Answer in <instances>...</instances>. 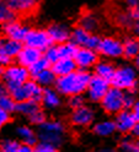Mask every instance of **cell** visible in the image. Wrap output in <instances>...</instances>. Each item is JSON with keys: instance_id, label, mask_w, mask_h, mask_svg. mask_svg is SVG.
Segmentation results:
<instances>
[{"instance_id": "cell-1", "label": "cell", "mask_w": 139, "mask_h": 152, "mask_svg": "<svg viewBox=\"0 0 139 152\" xmlns=\"http://www.w3.org/2000/svg\"><path fill=\"white\" fill-rule=\"evenodd\" d=\"M91 75L85 70H75L55 80V88L64 96H75L85 92Z\"/></svg>"}, {"instance_id": "cell-2", "label": "cell", "mask_w": 139, "mask_h": 152, "mask_svg": "<svg viewBox=\"0 0 139 152\" xmlns=\"http://www.w3.org/2000/svg\"><path fill=\"white\" fill-rule=\"evenodd\" d=\"M3 79L5 81V86L9 92H13L15 88L20 87L26 81H29L30 71L22 65H7L4 69Z\"/></svg>"}, {"instance_id": "cell-3", "label": "cell", "mask_w": 139, "mask_h": 152, "mask_svg": "<svg viewBox=\"0 0 139 152\" xmlns=\"http://www.w3.org/2000/svg\"><path fill=\"white\" fill-rule=\"evenodd\" d=\"M11 93V97L15 99V102H24V101H36L41 102L42 94H43V88L41 87L40 83L36 81H26L20 87L15 88Z\"/></svg>"}, {"instance_id": "cell-4", "label": "cell", "mask_w": 139, "mask_h": 152, "mask_svg": "<svg viewBox=\"0 0 139 152\" xmlns=\"http://www.w3.org/2000/svg\"><path fill=\"white\" fill-rule=\"evenodd\" d=\"M112 86L119 90H128L131 91L137 86V74L135 70L132 66H121L119 69L116 70L113 79L111 80Z\"/></svg>"}, {"instance_id": "cell-5", "label": "cell", "mask_w": 139, "mask_h": 152, "mask_svg": "<svg viewBox=\"0 0 139 152\" xmlns=\"http://www.w3.org/2000/svg\"><path fill=\"white\" fill-rule=\"evenodd\" d=\"M104 110L110 114H116L124 109V92L119 88H108L104 98L101 99Z\"/></svg>"}, {"instance_id": "cell-6", "label": "cell", "mask_w": 139, "mask_h": 152, "mask_svg": "<svg viewBox=\"0 0 139 152\" xmlns=\"http://www.w3.org/2000/svg\"><path fill=\"white\" fill-rule=\"evenodd\" d=\"M24 43L27 47H32V48L40 49L42 52H44L48 47L53 44L48 32L44 30H30Z\"/></svg>"}, {"instance_id": "cell-7", "label": "cell", "mask_w": 139, "mask_h": 152, "mask_svg": "<svg viewBox=\"0 0 139 152\" xmlns=\"http://www.w3.org/2000/svg\"><path fill=\"white\" fill-rule=\"evenodd\" d=\"M70 38L74 44H76L79 47H86V48L94 49V50H97L100 42H101V38H99L95 34H91L90 32H88L86 30H84L81 27L75 28L71 32Z\"/></svg>"}, {"instance_id": "cell-8", "label": "cell", "mask_w": 139, "mask_h": 152, "mask_svg": "<svg viewBox=\"0 0 139 152\" xmlns=\"http://www.w3.org/2000/svg\"><path fill=\"white\" fill-rule=\"evenodd\" d=\"M108 82L110 81L100 77V76H97V75L91 76L89 86L86 88V93H88V97L90 98V101L101 102V99L104 98V96L110 88L108 87Z\"/></svg>"}, {"instance_id": "cell-9", "label": "cell", "mask_w": 139, "mask_h": 152, "mask_svg": "<svg viewBox=\"0 0 139 152\" xmlns=\"http://www.w3.org/2000/svg\"><path fill=\"white\" fill-rule=\"evenodd\" d=\"M97 50L107 58H119L123 55V43L113 37H106L101 39Z\"/></svg>"}, {"instance_id": "cell-10", "label": "cell", "mask_w": 139, "mask_h": 152, "mask_svg": "<svg viewBox=\"0 0 139 152\" xmlns=\"http://www.w3.org/2000/svg\"><path fill=\"white\" fill-rule=\"evenodd\" d=\"M3 31H4L5 36L7 38H10V39L24 42L27 33H29V31H30V28L14 20L11 22H7V23L3 25Z\"/></svg>"}, {"instance_id": "cell-11", "label": "cell", "mask_w": 139, "mask_h": 152, "mask_svg": "<svg viewBox=\"0 0 139 152\" xmlns=\"http://www.w3.org/2000/svg\"><path fill=\"white\" fill-rule=\"evenodd\" d=\"M74 60L81 69H88L90 66L97 64L96 50L86 48V47H80V48H78L75 55H74Z\"/></svg>"}, {"instance_id": "cell-12", "label": "cell", "mask_w": 139, "mask_h": 152, "mask_svg": "<svg viewBox=\"0 0 139 152\" xmlns=\"http://www.w3.org/2000/svg\"><path fill=\"white\" fill-rule=\"evenodd\" d=\"M94 117H95L94 110L86 106H82L80 108H76L73 110L70 115V121L75 126H88L89 124L92 123Z\"/></svg>"}, {"instance_id": "cell-13", "label": "cell", "mask_w": 139, "mask_h": 152, "mask_svg": "<svg viewBox=\"0 0 139 152\" xmlns=\"http://www.w3.org/2000/svg\"><path fill=\"white\" fill-rule=\"evenodd\" d=\"M40 0H6L7 5L15 14L29 15L36 11Z\"/></svg>"}, {"instance_id": "cell-14", "label": "cell", "mask_w": 139, "mask_h": 152, "mask_svg": "<svg viewBox=\"0 0 139 152\" xmlns=\"http://www.w3.org/2000/svg\"><path fill=\"white\" fill-rule=\"evenodd\" d=\"M16 58L20 65L25 66V68H30L32 64H35L37 60H40L42 58V50L25 45Z\"/></svg>"}, {"instance_id": "cell-15", "label": "cell", "mask_w": 139, "mask_h": 152, "mask_svg": "<svg viewBox=\"0 0 139 152\" xmlns=\"http://www.w3.org/2000/svg\"><path fill=\"white\" fill-rule=\"evenodd\" d=\"M115 123H116V128L118 131L129 132V131L133 130L137 120L133 115L132 110H121L119 113H117Z\"/></svg>"}, {"instance_id": "cell-16", "label": "cell", "mask_w": 139, "mask_h": 152, "mask_svg": "<svg viewBox=\"0 0 139 152\" xmlns=\"http://www.w3.org/2000/svg\"><path fill=\"white\" fill-rule=\"evenodd\" d=\"M76 63L73 58H60L58 61L52 64V71L55 76H64L76 70Z\"/></svg>"}, {"instance_id": "cell-17", "label": "cell", "mask_w": 139, "mask_h": 152, "mask_svg": "<svg viewBox=\"0 0 139 152\" xmlns=\"http://www.w3.org/2000/svg\"><path fill=\"white\" fill-rule=\"evenodd\" d=\"M47 32L51 37L52 42L57 43V44H62V43L68 42V39L71 36L70 31L68 30V27L63 26V25H52V26H49Z\"/></svg>"}, {"instance_id": "cell-18", "label": "cell", "mask_w": 139, "mask_h": 152, "mask_svg": "<svg viewBox=\"0 0 139 152\" xmlns=\"http://www.w3.org/2000/svg\"><path fill=\"white\" fill-rule=\"evenodd\" d=\"M41 102L44 104V107H47V108L58 107L60 104V97L58 94V91L57 90L54 91L52 88H44Z\"/></svg>"}, {"instance_id": "cell-19", "label": "cell", "mask_w": 139, "mask_h": 152, "mask_svg": "<svg viewBox=\"0 0 139 152\" xmlns=\"http://www.w3.org/2000/svg\"><path fill=\"white\" fill-rule=\"evenodd\" d=\"M95 72L97 76L102 77L107 81H111L113 79V75L116 72V69L112 64H110L107 61H100L95 66Z\"/></svg>"}, {"instance_id": "cell-20", "label": "cell", "mask_w": 139, "mask_h": 152, "mask_svg": "<svg viewBox=\"0 0 139 152\" xmlns=\"http://www.w3.org/2000/svg\"><path fill=\"white\" fill-rule=\"evenodd\" d=\"M117 130L116 128V123L112 120H104V121H100L95 125L94 128V132L99 136H110L112 135L113 132Z\"/></svg>"}, {"instance_id": "cell-21", "label": "cell", "mask_w": 139, "mask_h": 152, "mask_svg": "<svg viewBox=\"0 0 139 152\" xmlns=\"http://www.w3.org/2000/svg\"><path fill=\"white\" fill-rule=\"evenodd\" d=\"M40 109L38 107V102H36V101H24V102H17L16 103V108L15 110L17 113H20L22 114V115H26V117H30L32 115V114L35 112H37Z\"/></svg>"}, {"instance_id": "cell-22", "label": "cell", "mask_w": 139, "mask_h": 152, "mask_svg": "<svg viewBox=\"0 0 139 152\" xmlns=\"http://www.w3.org/2000/svg\"><path fill=\"white\" fill-rule=\"evenodd\" d=\"M139 54V39L137 38H127L123 42V55L126 58L133 59Z\"/></svg>"}, {"instance_id": "cell-23", "label": "cell", "mask_w": 139, "mask_h": 152, "mask_svg": "<svg viewBox=\"0 0 139 152\" xmlns=\"http://www.w3.org/2000/svg\"><path fill=\"white\" fill-rule=\"evenodd\" d=\"M79 27L84 28L88 32H95L99 28V20L92 14H84L79 20Z\"/></svg>"}, {"instance_id": "cell-24", "label": "cell", "mask_w": 139, "mask_h": 152, "mask_svg": "<svg viewBox=\"0 0 139 152\" xmlns=\"http://www.w3.org/2000/svg\"><path fill=\"white\" fill-rule=\"evenodd\" d=\"M40 130L47 131V132H54V134H62V135H64V132H65V128L58 120H46L40 125Z\"/></svg>"}, {"instance_id": "cell-25", "label": "cell", "mask_w": 139, "mask_h": 152, "mask_svg": "<svg viewBox=\"0 0 139 152\" xmlns=\"http://www.w3.org/2000/svg\"><path fill=\"white\" fill-rule=\"evenodd\" d=\"M17 135L21 137V140L24 141V144L35 146L37 144V136L33 132V130L29 126H20L17 129Z\"/></svg>"}, {"instance_id": "cell-26", "label": "cell", "mask_w": 139, "mask_h": 152, "mask_svg": "<svg viewBox=\"0 0 139 152\" xmlns=\"http://www.w3.org/2000/svg\"><path fill=\"white\" fill-rule=\"evenodd\" d=\"M15 12L7 5L6 0H0V25H5L15 20Z\"/></svg>"}, {"instance_id": "cell-27", "label": "cell", "mask_w": 139, "mask_h": 152, "mask_svg": "<svg viewBox=\"0 0 139 152\" xmlns=\"http://www.w3.org/2000/svg\"><path fill=\"white\" fill-rule=\"evenodd\" d=\"M33 79L41 86H49V85L55 82V74L52 71V69H46L40 74H37Z\"/></svg>"}, {"instance_id": "cell-28", "label": "cell", "mask_w": 139, "mask_h": 152, "mask_svg": "<svg viewBox=\"0 0 139 152\" xmlns=\"http://www.w3.org/2000/svg\"><path fill=\"white\" fill-rule=\"evenodd\" d=\"M38 137L41 141L48 142V144H52L57 147L62 145V142L64 140V135L62 134H54V132H47V131H41V130L38 132Z\"/></svg>"}, {"instance_id": "cell-29", "label": "cell", "mask_w": 139, "mask_h": 152, "mask_svg": "<svg viewBox=\"0 0 139 152\" xmlns=\"http://www.w3.org/2000/svg\"><path fill=\"white\" fill-rule=\"evenodd\" d=\"M4 42V48L6 50V53L14 58V56H17L20 54V52L22 50V42H18V41H14L10 39V38H6V39H3Z\"/></svg>"}, {"instance_id": "cell-30", "label": "cell", "mask_w": 139, "mask_h": 152, "mask_svg": "<svg viewBox=\"0 0 139 152\" xmlns=\"http://www.w3.org/2000/svg\"><path fill=\"white\" fill-rule=\"evenodd\" d=\"M78 50V45L74 44L73 42H65L58 45V52L60 58H73Z\"/></svg>"}, {"instance_id": "cell-31", "label": "cell", "mask_w": 139, "mask_h": 152, "mask_svg": "<svg viewBox=\"0 0 139 152\" xmlns=\"http://www.w3.org/2000/svg\"><path fill=\"white\" fill-rule=\"evenodd\" d=\"M52 64L44 58V56H42V58L40 59V60H37L35 64H32L30 68H29V71H30V75L31 76H35L37 75V74H40L41 71H43V70H46V69H49V66H51Z\"/></svg>"}, {"instance_id": "cell-32", "label": "cell", "mask_w": 139, "mask_h": 152, "mask_svg": "<svg viewBox=\"0 0 139 152\" xmlns=\"http://www.w3.org/2000/svg\"><path fill=\"white\" fill-rule=\"evenodd\" d=\"M119 150L122 152H139V141L126 137L119 145Z\"/></svg>"}, {"instance_id": "cell-33", "label": "cell", "mask_w": 139, "mask_h": 152, "mask_svg": "<svg viewBox=\"0 0 139 152\" xmlns=\"http://www.w3.org/2000/svg\"><path fill=\"white\" fill-rule=\"evenodd\" d=\"M44 58L47 59L51 64H54L55 61H58L60 59L59 52H58V47H55V45L48 47V48L44 50Z\"/></svg>"}, {"instance_id": "cell-34", "label": "cell", "mask_w": 139, "mask_h": 152, "mask_svg": "<svg viewBox=\"0 0 139 152\" xmlns=\"http://www.w3.org/2000/svg\"><path fill=\"white\" fill-rule=\"evenodd\" d=\"M0 108H3L6 112L10 113V112L15 110L16 102H15V99L11 96H7V94H5V96H3L1 98H0Z\"/></svg>"}, {"instance_id": "cell-35", "label": "cell", "mask_w": 139, "mask_h": 152, "mask_svg": "<svg viewBox=\"0 0 139 152\" xmlns=\"http://www.w3.org/2000/svg\"><path fill=\"white\" fill-rule=\"evenodd\" d=\"M20 145L15 140H4L0 142V152H18Z\"/></svg>"}, {"instance_id": "cell-36", "label": "cell", "mask_w": 139, "mask_h": 152, "mask_svg": "<svg viewBox=\"0 0 139 152\" xmlns=\"http://www.w3.org/2000/svg\"><path fill=\"white\" fill-rule=\"evenodd\" d=\"M33 151L35 152H58L57 146L48 144V142H43V141H41L40 144H36L33 147Z\"/></svg>"}, {"instance_id": "cell-37", "label": "cell", "mask_w": 139, "mask_h": 152, "mask_svg": "<svg viewBox=\"0 0 139 152\" xmlns=\"http://www.w3.org/2000/svg\"><path fill=\"white\" fill-rule=\"evenodd\" d=\"M11 61V56L9 55L4 48V42L0 39V66H6Z\"/></svg>"}, {"instance_id": "cell-38", "label": "cell", "mask_w": 139, "mask_h": 152, "mask_svg": "<svg viewBox=\"0 0 139 152\" xmlns=\"http://www.w3.org/2000/svg\"><path fill=\"white\" fill-rule=\"evenodd\" d=\"M29 119H30V121L32 123V124H35V125H41L42 123L46 121V115H44V113H43L41 109H38L37 112H35L32 115H30Z\"/></svg>"}, {"instance_id": "cell-39", "label": "cell", "mask_w": 139, "mask_h": 152, "mask_svg": "<svg viewBox=\"0 0 139 152\" xmlns=\"http://www.w3.org/2000/svg\"><path fill=\"white\" fill-rule=\"evenodd\" d=\"M117 22L121 25V26H124V27H128L131 26L132 22H133V17L131 16V14H119L117 16Z\"/></svg>"}, {"instance_id": "cell-40", "label": "cell", "mask_w": 139, "mask_h": 152, "mask_svg": "<svg viewBox=\"0 0 139 152\" xmlns=\"http://www.w3.org/2000/svg\"><path fill=\"white\" fill-rule=\"evenodd\" d=\"M69 106L73 109H76L84 106V98L81 97V94H75V96H70L69 99Z\"/></svg>"}, {"instance_id": "cell-41", "label": "cell", "mask_w": 139, "mask_h": 152, "mask_svg": "<svg viewBox=\"0 0 139 152\" xmlns=\"http://www.w3.org/2000/svg\"><path fill=\"white\" fill-rule=\"evenodd\" d=\"M135 102L132 93H124V109H132Z\"/></svg>"}, {"instance_id": "cell-42", "label": "cell", "mask_w": 139, "mask_h": 152, "mask_svg": "<svg viewBox=\"0 0 139 152\" xmlns=\"http://www.w3.org/2000/svg\"><path fill=\"white\" fill-rule=\"evenodd\" d=\"M132 113H133L135 120L139 121V101H137V102L134 103V106H133V108H132Z\"/></svg>"}, {"instance_id": "cell-43", "label": "cell", "mask_w": 139, "mask_h": 152, "mask_svg": "<svg viewBox=\"0 0 139 152\" xmlns=\"http://www.w3.org/2000/svg\"><path fill=\"white\" fill-rule=\"evenodd\" d=\"M18 152H35V151H33V146L24 144V145H20V147H18Z\"/></svg>"}, {"instance_id": "cell-44", "label": "cell", "mask_w": 139, "mask_h": 152, "mask_svg": "<svg viewBox=\"0 0 139 152\" xmlns=\"http://www.w3.org/2000/svg\"><path fill=\"white\" fill-rule=\"evenodd\" d=\"M131 16L133 17V20L139 21V4H138V5H135V6L132 9V11H131Z\"/></svg>"}, {"instance_id": "cell-45", "label": "cell", "mask_w": 139, "mask_h": 152, "mask_svg": "<svg viewBox=\"0 0 139 152\" xmlns=\"http://www.w3.org/2000/svg\"><path fill=\"white\" fill-rule=\"evenodd\" d=\"M6 92H7V88H6V86H5V85H3L1 82H0V98H1L3 96H5V94H6Z\"/></svg>"}, {"instance_id": "cell-46", "label": "cell", "mask_w": 139, "mask_h": 152, "mask_svg": "<svg viewBox=\"0 0 139 152\" xmlns=\"http://www.w3.org/2000/svg\"><path fill=\"white\" fill-rule=\"evenodd\" d=\"M132 132H133V135H134V136L139 137V121H137V123H135V125H134V128H133Z\"/></svg>"}, {"instance_id": "cell-47", "label": "cell", "mask_w": 139, "mask_h": 152, "mask_svg": "<svg viewBox=\"0 0 139 152\" xmlns=\"http://www.w3.org/2000/svg\"><path fill=\"white\" fill-rule=\"evenodd\" d=\"M96 152H116V151L111 147H102V148H99Z\"/></svg>"}, {"instance_id": "cell-48", "label": "cell", "mask_w": 139, "mask_h": 152, "mask_svg": "<svg viewBox=\"0 0 139 152\" xmlns=\"http://www.w3.org/2000/svg\"><path fill=\"white\" fill-rule=\"evenodd\" d=\"M126 1H127V4H128L129 6H132V7H134L135 5L139 4V0H126Z\"/></svg>"}, {"instance_id": "cell-49", "label": "cell", "mask_w": 139, "mask_h": 152, "mask_svg": "<svg viewBox=\"0 0 139 152\" xmlns=\"http://www.w3.org/2000/svg\"><path fill=\"white\" fill-rule=\"evenodd\" d=\"M134 61H135V66L139 69V54H138V55L135 56V58H134Z\"/></svg>"}, {"instance_id": "cell-50", "label": "cell", "mask_w": 139, "mask_h": 152, "mask_svg": "<svg viewBox=\"0 0 139 152\" xmlns=\"http://www.w3.org/2000/svg\"><path fill=\"white\" fill-rule=\"evenodd\" d=\"M134 30H135V33H137V34H138V37H139V22L134 26Z\"/></svg>"}, {"instance_id": "cell-51", "label": "cell", "mask_w": 139, "mask_h": 152, "mask_svg": "<svg viewBox=\"0 0 139 152\" xmlns=\"http://www.w3.org/2000/svg\"><path fill=\"white\" fill-rule=\"evenodd\" d=\"M1 126H3V125H1V124H0V128H1Z\"/></svg>"}]
</instances>
